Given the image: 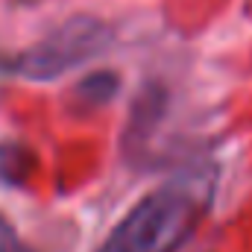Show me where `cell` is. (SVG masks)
Here are the masks:
<instances>
[{
	"instance_id": "obj_1",
	"label": "cell",
	"mask_w": 252,
	"mask_h": 252,
	"mask_svg": "<svg viewBox=\"0 0 252 252\" xmlns=\"http://www.w3.org/2000/svg\"><path fill=\"white\" fill-rule=\"evenodd\" d=\"M214 193L211 173H185L129 208L97 252H176L199 226Z\"/></svg>"
},
{
	"instance_id": "obj_2",
	"label": "cell",
	"mask_w": 252,
	"mask_h": 252,
	"mask_svg": "<svg viewBox=\"0 0 252 252\" xmlns=\"http://www.w3.org/2000/svg\"><path fill=\"white\" fill-rule=\"evenodd\" d=\"M109 41H112V32L103 21L91 15H79L56 27L47 38H41L30 50H24L12 67L27 79H53L76 64L88 62L91 56L103 53Z\"/></svg>"
},
{
	"instance_id": "obj_3",
	"label": "cell",
	"mask_w": 252,
	"mask_h": 252,
	"mask_svg": "<svg viewBox=\"0 0 252 252\" xmlns=\"http://www.w3.org/2000/svg\"><path fill=\"white\" fill-rule=\"evenodd\" d=\"M0 252H30L27 244L15 235V229L3 220H0Z\"/></svg>"
}]
</instances>
